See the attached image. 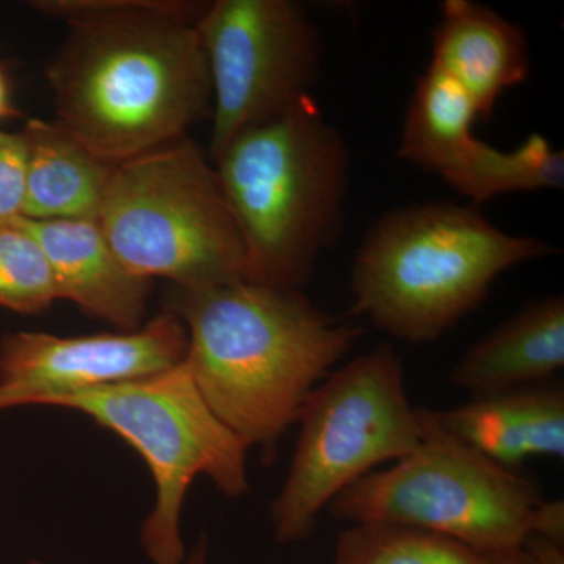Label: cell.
I'll return each instance as SVG.
<instances>
[{
	"mask_svg": "<svg viewBox=\"0 0 564 564\" xmlns=\"http://www.w3.org/2000/svg\"><path fill=\"white\" fill-rule=\"evenodd\" d=\"M334 564H536L525 547L491 551L443 534L391 525H348Z\"/></svg>",
	"mask_w": 564,
	"mask_h": 564,
	"instance_id": "17",
	"label": "cell"
},
{
	"mask_svg": "<svg viewBox=\"0 0 564 564\" xmlns=\"http://www.w3.org/2000/svg\"><path fill=\"white\" fill-rule=\"evenodd\" d=\"M28 564H43L41 562H31V563H28Z\"/></svg>",
	"mask_w": 564,
	"mask_h": 564,
	"instance_id": "24",
	"label": "cell"
},
{
	"mask_svg": "<svg viewBox=\"0 0 564 564\" xmlns=\"http://www.w3.org/2000/svg\"><path fill=\"white\" fill-rule=\"evenodd\" d=\"M245 248V281L310 282L344 225L350 154L313 96L234 137L212 159Z\"/></svg>",
	"mask_w": 564,
	"mask_h": 564,
	"instance_id": "3",
	"label": "cell"
},
{
	"mask_svg": "<svg viewBox=\"0 0 564 564\" xmlns=\"http://www.w3.org/2000/svg\"><path fill=\"white\" fill-rule=\"evenodd\" d=\"M98 221L137 276L180 289L245 281L242 239L217 172L188 137L118 163Z\"/></svg>",
	"mask_w": 564,
	"mask_h": 564,
	"instance_id": "6",
	"label": "cell"
},
{
	"mask_svg": "<svg viewBox=\"0 0 564 564\" xmlns=\"http://www.w3.org/2000/svg\"><path fill=\"white\" fill-rule=\"evenodd\" d=\"M209 536H207V534H199L198 540L192 545L191 551H187V555H185L182 564H209Z\"/></svg>",
	"mask_w": 564,
	"mask_h": 564,
	"instance_id": "22",
	"label": "cell"
},
{
	"mask_svg": "<svg viewBox=\"0 0 564 564\" xmlns=\"http://www.w3.org/2000/svg\"><path fill=\"white\" fill-rule=\"evenodd\" d=\"M532 536L549 543L564 544V502L562 499L543 500L534 511Z\"/></svg>",
	"mask_w": 564,
	"mask_h": 564,
	"instance_id": "21",
	"label": "cell"
},
{
	"mask_svg": "<svg viewBox=\"0 0 564 564\" xmlns=\"http://www.w3.org/2000/svg\"><path fill=\"white\" fill-rule=\"evenodd\" d=\"M50 263L21 220L0 225V307L32 315L58 302Z\"/></svg>",
	"mask_w": 564,
	"mask_h": 564,
	"instance_id": "19",
	"label": "cell"
},
{
	"mask_svg": "<svg viewBox=\"0 0 564 564\" xmlns=\"http://www.w3.org/2000/svg\"><path fill=\"white\" fill-rule=\"evenodd\" d=\"M13 115H17V110L11 104L9 80H7L6 73L0 69V121L13 117Z\"/></svg>",
	"mask_w": 564,
	"mask_h": 564,
	"instance_id": "23",
	"label": "cell"
},
{
	"mask_svg": "<svg viewBox=\"0 0 564 564\" xmlns=\"http://www.w3.org/2000/svg\"><path fill=\"white\" fill-rule=\"evenodd\" d=\"M564 367V299L545 296L522 307L464 352L451 372L473 397L544 384Z\"/></svg>",
	"mask_w": 564,
	"mask_h": 564,
	"instance_id": "14",
	"label": "cell"
},
{
	"mask_svg": "<svg viewBox=\"0 0 564 564\" xmlns=\"http://www.w3.org/2000/svg\"><path fill=\"white\" fill-rule=\"evenodd\" d=\"M430 421L491 462L518 469L532 458H564V392L530 386L473 397L451 410H426Z\"/></svg>",
	"mask_w": 564,
	"mask_h": 564,
	"instance_id": "12",
	"label": "cell"
},
{
	"mask_svg": "<svg viewBox=\"0 0 564 564\" xmlns=\"http://www.w3.org/2000/svg\"><path fill=\"white\" fill-rule=\"evenodd\" d=\"M28 195L24 218L98 220L117 163L104 161L55 121L29 120Z\"/></svg>",
	"mask_w": 564,
	"mask_h": 564,
	"instance_id": "15",
	"label": "cell"
},
{
	"mask_svg": "<svg viewBox=\"0 0 564 564\" xmlns=\"http://www.w3.org/2000/svg\"><path fill=\"white\" fill-rule=\"evenodd\" d=\"M212 87L210 158L313 96L322 36L293 0H217L196 22Z\"/></svg>",
	"mask_w": 564,
	"mask_h": 564,
	"instance_id": "9",
	"label": "cell"
},
{
	"mask_svg": "<svg viewBox=\"0 0 564 564\" xmlns=\"http://www.w3.org/2000/svg\"><path fill=\"white\" fill-rule=\"evenodd\" d=\"M494 226L474 204H414L380 218L356 251L351 313L406 343H433L519 263L558 254Z\"/></svg>",
	"mask_w": 564,
	"mask_h": 564,
	"instance_id": "4",
	"label": "cell"
},
{
	"mask_svg": "<svg viewBox=\"0 0 564 564\" xmlns=\"http://www.w3.org/2000/svg\"><path fill=\"white\" fill-rule=\"evenodd\" d=\"M422 444L340 492L329 513L350 525H391L443 534L475 547L511 551L533 533L540 489L437 429L425 408Z\"/></svg>",
	"mask_w": 564,
	"mask_h": 564,
	"instance_id": "8",
	"label": "cell"
},
{
	"mask_svg": "<svg viewBox=\"0 0 564 564\" xmlns=\"http://www.w3.org/2000/svg\"><path fill=\"white\" fill-rule=\"evenodd\" d=\"M296 423L299 443L270 511L281 544L310 538L340 492L380 464L413 454L425 434L421 410L408 399L402 361L389 345L329 375Z\"/></svg>",
	"mask_w": 564,
	"mask_h": 564,
	"instance_id": "7",
	"label": "cell"
},
{
	"mask_svg": "<svg viewBox=\"0 0 564 564\" xmlns=\"http://www.w3.org/2000/svg\"><path fill=\"white\" fill-rule=\"evenodd\" d=\"M69 32L51 65L55 122L104 161L184 139L212 115L209 68L187 0H39Z\"/></svg>",
	"mask_w": 564,
	"mask_h": 564,
	"instance_id": "1",
	"label": "cell"
},
{
	"mask_svg": "<svg viewBox=\"0 0 564 564\" xmlns=\"http://www.w3.org/2000/svg\"><path fill=\"white\" fill-rule=\"evenodd\" d=\"M187 350V329L169 310L135 332L6 334L0 339V413L161 373L184 362Z\"/></svg>",
	"mask_w": 564,
	"mask_h": 564,
	"instance_id": "10",
	"label": "cell"
},
{
	"mask_svg": "<svg viewBox=\"0 0 564 564\" xmlns=\"http://www.w3.org/2000/svg\"><path fill=\"white\" fill-rule=\"evenodd\" d=\"M21 221L46 256L58 299L110 323L117 332L144 325L152 281L120 261L98 220Z\"/></svg>",
	"mask_w": 564,
	"mask_h": 564,
	"instance_id": "11",
	"label": "cell"
},
{
	"mask_svg": "<svg viewBox=\"0 0 564 564\" xmlns=\"http://www.w3.org/2000/svg\"><path fill=\"white\" fill-rule=\"evenodd\" d=\"M489 118L500 96L529 77L525 33L473 0H445L433 32L432 63Z\"/></svg>",
	"mask_w": 564,
	"mask_h": 564,
	"instance_id": "13",
	"label": "cell"
},
{
	"mask_svg": "<svg viewBox=\"0 0 564 564\" xmlns=\"http://www.w3.org/2000/svg\"><path fill=\"white\" fill-rule=\"evenodd\" d=\"M28 143L22 132L0 131V225L24 218Z\"/></svg>",
	"mask_w": 564,
	"mask_h": 564,
	"instance_id": "20",
	"label": "cell"
},
{
	"mask_svg": "<svg viewBox=\"0 0 564 564\" xmlns=\"http://www.w3.org/2000/svg\"><path fill=\"white\" fill-rule=\"evenodd\" d=\"M165 310L187 329L185 364L212 413L267 462L364 333L302 291L250 281L172 285Z\"/></svg>",
	"mask_w": 564,
	"mask_h": 564,
	"instance_id": "2",
	"label": "cell"
},
{
	"mask_svg": "<svg viewBox=\"0 0 564 564\" xmlns=\"http://www.w3.org/2000/svg\"><path fill=\"white\" fill-rule=\"evenodd\" d=\"M477 106L440 70L429 66L415 85L404 118L399 158L440 174L448 184L473 161L481 141L474 135Z\"/></svg>",
	"mask_w": 564,
	"mask_h": 564,
	"instance_id": "16",
	"label": "cell"
},
{
	"mask_svg": "<svg viewBox=\"0 0 564 564\" xmlns=\"http://www.w3.org/2000/svg\"><path fill=\"white\" fill-rule=\"evenodd\" d=\"M448 185L474 206L508 193L558 191L564 185V154L540 133L508 152L481 143L473 162Z\"/></svg>",
	"mask_w": 564,
	"mask_h": 564,
	"instance_id": "18",
	"label": "cell"
},
{
	"mask_svg": "<svg viewBox=\"0 0 564 564\" xmlns=\"http://www.w3.org/2000/svg\"><path fill=\"white\" fill-rule=\"evenodd\" d=\"M46 406L88 415L144 459L155 494L140 545L152 564L184 562L182 511L199 475L228 499L250 492V448L212 413L185 361L151 377L57 397Z\"/></svg>",
	"mask_w": 564,
	"mask_h": 564,
	"instance_id": "5",
	"label": "cell"
}]
</instances>
